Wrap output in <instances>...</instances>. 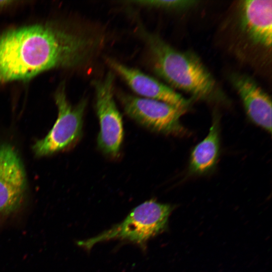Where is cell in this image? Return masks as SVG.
<instances>
[{"label":"cell","mask_w":272,"mask_h":272,"mask_svg":"<svg viewBox=\"0 0 272 272\" xmlns=\"http://www.w3.org/2000/svg\"><path fill=\"white\" fill-rule=\"evenodd\" d=\"M103 37L84 26L36 24L0 34V84L26 81L55 69L87 65Z\"/></svg>","instance_id":"6da1fadb"},{"label":"cell","mask_w":272,"mask_h":272,"mask_svg":"<svg viewBox=\"0 0 272 272\" xmlns=\"http://www.w3.org/2000/svg\"><path fill=\"white\" fill-rule=\"evenodd\" d=\"M137 31L147 46L153 71L170 86L193 100L224 102L214 77L195 54L176 49L139 22Z\"/></svg>","instance_id":"7a4b0ae2"},{"label":"cell","mask_w":272,"mask_h":272,"mask_svg":"<svg viewBox=\"0 0 272 272\" xmlns=\"http://www.w3.org/2000/svg\"><path fill=\"white\" fill-rule=\"evenodd\" d=\"M172 210L170 205L147 200L134 208L121 223L95 237L78 241V245L90 250L97 243L119 239L144 248L150 238L165 229Z\"/></svg>","instance_id":"3957f363"},{"label":"cell","mask_w":272,"mask_h":272,"mask_svg":"<svg viewBox=\"0 0 272 272\" xmlns=\"http://www.w3.org/2000/svg\"><path fill=\"white\" fill-rule=\"evenodd\" d=\"M54 99L58 109L55 122L47 134L36 141L32 147L35 156L38 157L70 149L82 135L87 99L83 98L76 105H71L67 99L64 84L55 93Z\"/></svg>","instance_id":"277c9868"},{"label":"cell","mask_w":272,"mask_h":272,"mask_svg":"<svg viewBox=\"0 0 272 272\" xmlns=\"http://www.w3.org/2000/svg\"><path fill=\"white\" fill-rule=\"evenodd\" d=\"M27 178L17 152L10 144L0 145V230L17 218L27 199Z\"/></svg>","instance_id":"5b68a950"},{"label":"cell","mask_w":272,"mask_h":272,"mask_svg":"<svg viewBox=\"0 0 272 272\" xmlns=\"http://www.w3.org/2000/svg\"><path fill=\"white\" fill-rule=\"evenodd\" d=\"M116 96L125 113L155 131L174 136H184L188 130L180 118L187 111L156 100L136 97L121 91Z\"/></svg>","instance_id":"8992f818"},{"label":"cell","mask_w":272,"mask_h":272,"mask_svg":"<svg viewBox=\"0 0 272 272\" xmlns=\"http://www.w3.org/2000/svg\"><path fill=\"white\" fill-rule=\"evenodd\" d=\"M114 74L109 72L102 79L92 82L95 93V109L99 121L97 138L99 149L107 156H119L123 138L121 115L114 98Z\"/></svg>","instance_id":"52a82bcc"},{"label":"cell","mask_w":272,"mask_h":272,"mask_svg":"<svg viewBox=\"0 0 272 272\" xmlns=\"http://www.w3.org/2000/svg\"><path fill=\"white\" fill-rule=\"evenodd\" d=\"M235 21L238 35L244 43L257 50L271 52L272 1H240Z\"/></svg>","instance_id":"ba28073f"},{"label":"cell","mask_w":272,"mask_h":272,"mask_svg":"<svg viewBox=\"0 0 272 272\" xmlns=\"http://www.w3.org/2000/svg\"><path fill=\"white\" fill-rule=\"evenodd\" d=\"M106 62L139 95L148 99L163 102L187 111L191 101L176 92L171 87L141 71L127 66L111 57H107Z\"/></svg>","instance_id":"9c48e42d"},{"label":"cell","mask_w":272,"mask_h":272,"mask_svg":"<svg viewBox=\"0 0 272 272\" xmlns=\"http://www.w3.org/2000/svg\"><path fill=\"white\" fill-rule=\"evenodd\" d=\"M230 81L236 90L249 119L271 133V100L268 95L250 77L234 73Z\"/></svg>","instance_id":"30bf717a"},{"label":"cell","mask_w":272,"mask_h":272,"mask_svg":"<svg viewBox=\"0 0 272 272\" xmlns=\"http://www.w3.org/2000/svg\"><path fill=\"white\" fill-rule=\"evenodd\" d=\"M220 139V119L215 114L208 135L191 152L188 166L189 173L203 175L215 168L219 156Z\"/></svg>","instance_id":"8fae6325"},{"label":"cell","mask_w":272,"mask_h":272,"mask_svg":"<svg viewBox=\"0 0 272 272\" xmlns=\"http://www.w3.org/2000/svg\"><path fill=\"white\" fill-rule=\"evenodd\" d=\"M125 2L129 4L150 8L171 11H181L192 8L199 2L192 0H147L129 1Z\"/></svg>","instance_id":"7c38bea8"},{"label":"cell","mask_w":272,"mask_h":272,"mask_svg":"<svg viewBox=\"0 0 272 272\" xmlns=\"http://www.w3.org/2000/svg\"><path fill=\"white\" fill-rule=\"evenodd\" d=\"M19 3V2L15 1H0V11L5 10L7 8H10L17 4L16 3Z\"/></svg>","instance_id":"4fadbf2b"}]
</instances>
